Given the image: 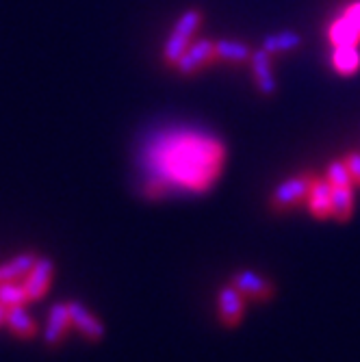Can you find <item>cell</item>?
<instances>
[{"label":"cell","instance_id":"6da1fadb","mask_svg":"<svg viewBox=\"0 0 360 362\" xmlns=\"http://www.w3.org/2000/svg\"><path fill=\"white\" fill-rule=\"evenodd\" d=\"M228 150L221 139L198 128H170L144 150L148 170L146 195L161 197L170 189L204 193L221 176Z\"/></svg>","mask_w":360,"mask_h":362},{"label":"cell","instance_id":"7a4b0ae2","mask_svg":"<svg viewBox=\"0 0 360 362\" xmlns=\"http://www.w3.org/2000/svg\"><path fill=\"white\" fill-rule=\"evenodd\" d=\"M313 182H315V176L308 174V172L296 174V176L282 180L272 191V197H269L272 209H276V211H289L293 206H298L300 202H306V195H308Z\"/></svg>","mask_w":360,"mask_h":362},{"label":"cell","instance_id":"3957f363","mask_svg":"<svg viewBox=\"0 0 360 362\" xmlns=\"http://www.w3.org/2000/svg\"><path fill=\"white\" fill-rule=\"evenodd\" d=\"M217 61L215 54V40L209 37H195L191 42V46L187 48V52L180 57L176 72L180 76H195L198 72L207 70L209 65H213Z\"/></svg>","mask_w":360,"mask_h":362},{"label":"cell","instance_id":"277c9868","mask_svg":"<svg viewBox=\"0 0 360 362\" xmlns=\"http://www.w3.org/2000/svg\"><path fill=\"white\" fill-rule=\"evenodd\" d=\"M217 315L223 325L235 327L245 315V295L233 284L221 286L217 291Z\"/></svg>","mask_w":360,"mask_h":362},{"label":"cell","instance_id":"5b68a950","mask_svg":"<svg viewBox=\"0 0 360 362\" xmlns=\"http://www.w3.org/2000/svg\"><path fill=\"white\" fill-rule=\"evenodd\" d=\"M54 278V262L46 256H40L37 262L33 265V269L26 274V278L22 280L26 295H28V302L30 300H42L44 295L48 293L50 284Z\"/></svg>","mask_w":360,"mask_h":362},{"label":"cell","instance_id":"8992f818","mask_svg":"<svg viewBox=\"0 0 360 362\" xmlns=\"http://www.w3.org/2000/svg\"><path fill=\"white\" fill-rule=\"evenodd\" d=\"M231 284L235 288H239L245 300H256V302H265L274 295V284L265 278L260 276L252 269H241L237 272L233 278H231Z\"/></svg>","mask_w":360,"mask_h":362},{"label":"cell","instance_id":"52a82bcc","mask_svg":"<svg viewBox=\"0 0 360 362\" xmlns=\"http://www.w3.org/2000/svg\"><path fill=\"white\" fill-rule=\"evenodd\" d=\"M250 68H252L256 89L263 95H274L278 89V81L274 76V54H269L265 48L254 50L250 59Z\"/></svg>","mask_w":360,"mask_h":362},{"label":"cell","instance_id":"ba28073f","mask_svg":"<svg viewBox=\"0 0 360 362\" xmlns=\"http://www.w3.org/2000/svg\"><path fill=\"white\" fill-rule=\"evenodd\" d=\"M68 310H70V321H72V327L79 330L85 339L89 341H100L105 337V323L98 319L85 304L72 300L68 302Z\"/></svg>","mask_w":360,"mask_h":362},{"label":"cell","instance_id":"9c48e42d","mask_svg":"<svg viewBox=\"0 0 360 362\" xmlns=\"http://www.w3.org/2000/svg\"><path fill=\"white\" fill-rule=\"evenodd\" d=\"M72 327V321H70V310H68V302H61V304H54L48 313V319H46V325H44V343L54 347L59 345L65 334H68V330Z\"/></svg>","mask_w":360,"mask_h":362},{"label":"cell","instance_id":"30bf717a","mask_svg":"<svg viewBox=\"0 0 360 362\" xmlns=\"http://www.w3.org/2000/svg\"><path fill=\"white\" fill-rule=\"evenodd\" d=\"M306 206L315 219L332 217V185L325 178H315L306 195Z\"/></svg>","mask_w":360,"mask_h":362},{"label":"cell","instance_id":"8fae6325","mask_svg":"<svg viewBox=\"0 0 360 362\" xmlns=\"http://www.w3.org/2000/svg\"><path fill=\"white\" fill-rule=\"evenodd\" d=\"M252 48L243 42H237V40H215V54H217V61H226L231 65H248L250 59H252Z\"/></svg>","mask_w":360,"mask_h":362},{"label":"cell","instance_id":"7c38bea8","mask_svg":"<svg viewBox=\"0 0 360 362\" xmlns=\"http://www.w3.org/2000/svg\"><path fill=\"white\" fill-rule=\"evenodd\" d=\"M37 254L33 252H22L11 256L9 260L0 262V282H9V280H24L26 274L33 269V265L37 262Z\"/></svg>","mask_w":360,"mask_h":362},{"label":"cell","instance_id":"4fadbf2b","mask_svg":"<svg viewBox=\"0 0 360 362\" xmlns=\"http://www.w3.org/2000/svg\"><path fill=\"white\" fill-rule=\"evenodd\" d=\"M5 325L9 327L13 337H20V339H30V337L37 334V323H35V319L30 317V313L24 306L9 308Z\"/></svg>","mask_w":360,"mask_h":362},{"label":"cell","instance_id":"5bb4252c","mask_svg":"<svg viewBox=\"0 0 360 362\" xmlns=\"http://www.w3.org/2000/svg\"><path fill=\"white\" fill-rule=\"evenodd\" d=\"M304 44L302 35L296 30H280V33H274V35H267L265 42H263V48L278 57V54H286V52H293L298 50L300 46Z\"/></svg>","mask_w":360,"mask_h":362},{"label":"cell","instance_id":"9a60e30c","mask_svg":"<svg viewBox=\"0 0 360 362\" xmlns=\"http://www.w3.org/2000/svg\"><path fill=\"white\" fill-rule=\"evenodd\" d=\"M332 68L341 76H352L360 70V52L358 46H335L332 50Z\"/></svg>","mask_w":360,"mask_h":362},{"label":"cell","instance_id":"2e32d148","mask_svg":"<svg viewBox=\"0 0 360 362\" xmlns=\"http://www.w3.org/2000/svg\"><path fill=\"white\" fill-rule=\"evenodd\" d=\"M191 42H193L191 37L180 35V33L172 30V35L168 37L166 46H163V54H161L163 65H166V68H170V70H176V65H178L180 57L187 52V48L191 46Z\"/></svg>","mask_w":360,"mask_h":362},{"label":"cell","instance_id":"e0dca14e","mask_svg":"<svg viewBox=\"0 0 360 362\" xmlns=\"http://www.w3.org/2000/svg\"><path fill=\"white\" fill-rule=\"evenodd\" d=\"M328 40L332 46H358L360 30H356L343 16H339L328 28Z\"/></svg>","mask_w":360,"mask_h":362},{"label":"cell","instance_id":"ac0fdd59","mask_svg":"<svg viewBox=\"0 0 360 362\" xmlns=\"http://www.w3.org/2000/svg\"><path fill=\"white\" fill-rule=\"evenodd\" d=\"M354 215V187H332V217L349 221Z\"/></svg>","mask_w":360,"mask_h":362},{"label":"cell","instance_id":"d6986e66","mask_svg":"<svg viewBox=\"0 0 360 362\" xmlns=\"http://www.w3.org/2000/svg\"><path fill=\"white\" fill-rule=\"evenodd\" d=\"M202 22H204V11L198 9V7H191V9H187V11L180 13V18L176 20V24H174L172 30H176V33H180V35H187V37L195 40V35H198Z\"/></svg>","mask_w":360,"mask_h":362},{"label":"cell","instance_id":"ffe728a7","mask_svg":"<svg viewBox=\"0 0 360 362\" xmlns=\"http://www.w3.org/2000/svg\"><path fill=\"white\" fill-rule=\"evenodd\" d=\"M0 302H3L7 308L24 306L28 302V295H26V288H24L22 280L0 282Z\"/></svg>","mask_w":360,"mask_h":362},{"label":"cell","instance_id":"44dd1931","mask_svg":"<svg viewBox=\"0 0 360 362\" xmlns=\"http://www.w3.org/2000/svg\"><path fill=\"white\" fill-rule=\"evenodd\" d=\"M325 180H328L332 187H354V180H352V174L345 165V160L339 158V160H332L328 168H325Z\"/></svg>","mask_w":360,"mask_h":362},{"label":"cell","instance_id":"7402d4cb","mask_svg":"<svg viewBox=\"0 0 360 362\" xmlns=\"http://www.w3.org/2000/svg\"><path fill=\"white\" fill-rule=\"evenodd\" d=\"M343 160H345V165L352 174L354 185H360V152H347L343 156Z\"/></svg>","mask_w":360,"mask_h":362},{"label":"cell","instance_id":"603a6c76","mask_svg":"<svg viewBox=\"0 0 360 362\" xmlns=\"http://www.w3.org/2000/svg\"><path fill=\"white\" fill-rule=\"evenodd\" d=\"M356 30H360V3H354V5H349L343 13H341Z\"/></svg>","mask_w":360,"mask_h":362},{"label":"cell","instance_id":"cb8c5ba5","mask_svg":"<svg viewBox=\"0 0 360 362\" xmlns=\"http://www.w3.org/2000/svg\"><path fill=\"white\" fill-rule=\"evenodd\" d=\"M7 310H9V308H7L3 302H0V327H3V325H5V321H7Z\"/></svg>","mask_w":360,"mask_h":362}]
</instances>
